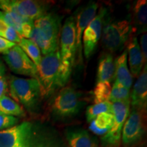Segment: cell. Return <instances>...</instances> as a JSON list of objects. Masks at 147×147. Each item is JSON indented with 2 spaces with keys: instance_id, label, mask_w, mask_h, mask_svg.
<instances>
[{
  "instance_id": "cell-1",
  "label": "cell",
  "mask_w": 147,
  "mask_h": 147,
  "mask_svg": "<svg viewBox=\"0 0 147 147\" xmlns=\"http://www.w3.org/2000/svg\"><path fill=\"white\" fill-rule=\"evenodd\" d=\"M0 147H69L55 127L41 121H25L0 131Z\"/></svg>"
},
{
  "instance_id": "cell-2",
  "label": "cell",
  "mask_w": 147,
  "mask_h": 147,
  "mask_svg": "<svg viewBox=\"0 0 147 147\" xmlns=\"http://www.w3.org/2000/svg\"><path fill=\"white\" fill-rule=\"evenodd\" d=\"M38 69V80L43 99L51 97L57 90L63 88L69 79L62 67L59 49L44 55Z\"/></svg>"
},
{
  "instance_id": "cell-3",
  "label": "cell",
  "mask_w": 147,
  "mask_h": 147,
  "mask_svg": "<svg viewBox=\"0 0 147 147\" xmlns=\"http://www.w3.org/2000/svg\"><path fill=\"white\" fill-rule=\"evenodd\" d=\"M61 19L57 14L48 12L34 21L30 39L40 49L43 55L59 49Z\"/></svg>"
},
{
  "instance_id": "cell-4",
  "label": "cell",
  "mask_w": 147,
  "mask_h": 147,
  "mask_svg": "<svg viewBox=\"0 0 147 147\" xmlns=\"http://www.w3.org/2000/svg\"><path fill=\"white\" fill-rule=\"evenodd\" d=\"M8 80L11 98L29 113L36 115L39 113L43 97L38 79L10 76Z\"/></svg>"
},
{
  "instance_id": "cell-5",
  "label": "cell",
  "mask_w": 147,
  "mask_h": 147,
  "mask_svg": "<svg viewBox=\"0 0 147 147\" xmlns=\"http://www.w3.org/2000/svg\"><path fill=\"white\" fill-rule=\"evenodd\" d=\"M84 104L81 93L67 86L61 88L53 97L49 109L55 119L63 120L78 115Z\"/></svg>"
},
{
  "instance_id": "cell-6",
  "label": "cell",
  "mask_w": 147,
  "mask_h": 147,
  "mask_svg": "<svg viewBox=\"0 0 147 147\" xmlns=\"http://www.w3.org/2000/svg\"><path fill=\"white\" fill-rule=\"evenodd\" d=\"M132 34L131 23L128 20L110 21L106 16L102 32L103 47L108 53H115L123 49Z\"/></svg>"
},
{
  "instance_id": "cell-7",
  "label": "cell",
  "mask_w": 147,
  "mask_h": 147,
  "mask_svg": "<svg viewBox=\"0 0 147 147\" xmlns=\"http://www.w3.org/2000/svg\"><path fill=\"white\" fill-rule=\"evenodd\" d=\"M59 52L64 73L70 78L76 59V17L69 16L61 30Z\"/></svg>"
},
{
  "instance_id": "cell-8",
  "label": "cell",
  "mask_w": 147,
  "mask_h": 147,
  "mask_svg": "<svg viewBox=\"0 0 147 147\" xmlns=\"http://www.w3.org/2000/svg\"><path fill=\"white\" fill-rule=\"evenodd\" d=\"M51 1L35 0H0V10L36 21L48 13Z\"/></svg>"
},
{
  "instance_id": "cell-9",
  "label": "cell",
  "mask_w": 147,
  "mask_h": 147,
  "mask_svg": "<svg viewBox=\"0 0 147 147\" xmlns=\"http://www.w3.org/2000/svg\"><path fill=\"white\" fill-rule=\"evenodd\" d=\"M2 58L13 73L38 79V67L18 45L3 54Z\"/></svg>"
},
{
  "instance_id": "cell-10",
  "label": "cell",
  "mask_w": 147,
  "mask_h": 147,
  "mask_svg": "<svg viewBox=\"0 0 147 147\" xmlns=\"http://www.w3.org/2000/svg\"><path fill=\"white\" fill-rule=\"evenodd\" d=\"M107 14V8H100L96 16L84 30L82 40V52L87 59H89L96 50L102 36L103 25Z\"/></svg>"
},
{
  "instance_id": "cell-11",
  "label": "cell",
  "mask_w": 147,
  "mask_h": 147,
  "mask_svg": "<svg viewBox=\"0 0 147 147\" xmlns=\"http://www.w3.org/2000/svg\"><path fill=\"white\" fill-rule=\"evenodd\" d=\"M113 125L109 131L103 136L102 140L105 145L117 147L120 144L123 127L129 115L130 101L113 103Z\"/></svg>"
},
{
  "instance_id": "cell-12",
  "label": "cell",
  "mask_w": 147,
  "mask_h": 147,
  "mask_svg": "<svg viewBox=\"0 0 147 147\" xmlns=\"http://www.w3.org/2000/svg\"><path fill=\"white\" fill-rule=\"evenodd\" d=\"M144 113L135 109L129 112L121 133L122 143L125 147L134 146L144 136Z\"/></svg>"
},
{
  "instance_id": "cell-13",
  "label": "cell",
  "mask_w": 147,
  "mask_h": 147,
  "mask_svg": "<svg viewBox=\"0 0 147 147\" xmlns=\"http://www.w3.org/2000/svg\"><path fill=\"white\" fill-rule=\"evenodd\" d=\"M98 3L90 1L83 8L80 9L76 17V57L78 63H83L82 52V36L88 25L96 16L98 10Z\"/></svg>"
},
{
  "instance_id": "cell-14",
  "label": "cell",
  "mask_w": 147,
  "mask_h": 147,
  "mask_svg": "<svg viewBox=\"0 0 147 147\" xmlns=\"http://www.w3.org/2000/svg\"><path fill=\"white\" fill-rule=\"evenodd\" d=\"M131 109L146 113L147 107V66L144 64L130 95Z\"/></svg>"
},
{
  "instance_id": "cell-15",
  "label": "cell",
  "mask_w": 147,
  "mask_h": 147,
  "mask_svg": "<svg viewBox=\"0 0 147 147\" xmlns=\"http://www.w3.org/2000/svg\"><path fill=\"white\" fill-rule=\"evenodd\" d=\"M0 20L12 27L22 38L29 39L32 34L34 21L12 12L0 10Z\"/></svg>"
},
{
  "instance_id": "cell-16",
  "label": "cell",
  "mask_w": 147,
  "mask_h": 147,
  "mask_svg": "<svg viewBox=\"0 0 147 147\" xmlns=\"http://www.w3.org/2000/svg\"><path fill=\"white\" fill-rule=\"evenodd\" d=\"M64 138L69 147H99L96 138L80 127L67 128Z\"/></svg>"
},
{
  "instance_id": "cell-17",
  "label": "cell",
  "mask_w": 147,
  "mask_h": 147,
  "mask_svg": "<svg viewBox=\"0 0 147 147\" xmlns=\"http://www.w3.org/2000/svg\"><path fill=\"white\" fill-rule=\"evenodd\" d=\"M127 52L129 55V65L132 77L138 78L142 70L144 64V58L141 53L138 38L136 36L131 35L127 42Z\"/></svg>"
},
{
  "instance_id": "cell-18",
  "label": "cell",
  "mask_w": 147,
  "mask_h": 147,
  "mask_svg": "<svg viewBox=\"0 0 147 147\" xmlns=\"http://www.w3.org/2000/svg\"><path fill=\"white\" fill-rule=\"evenodd\" d=\"M115 83L129 89L133 83V77L128 68L127 52L125 50L115 60Z\"/></svg>"
},
{
  "instance_id": "cell-19",
  "label": "cell",
  "mask_w": 147,
  "mask_h": 147,
  "mask_svg": "<svg viewBox=\"0 0 147 147\" xmlns=\"http://www.w3.org/2000/svg\"><path fill=\"white\" fill-rule=\"evenodd\" d=\"M132 27V34H144L147 29V1L138 0L132 7V20L130 22Z\"/></svg>"
},
{
  "instance_id": "cell-20",
  "label": "cell",
  "mask_w": 147,
  "mask_h": 147,
  "mask_svg": "<svg viewBox=\"0 0 147 147\" xmlns=\"http://www.w3.org/2000/svg\"><path fill=\"white\" fill-rule=\"evenodd\" d=\"M115 75V60L110 53H104L99 60L97 72V82H110Z\"/></svg>"
},
{
  "instance_id": "cell-21",
  "label": "cell",
  "mask_w": 147,
  "mask_h": 147,
  "mask_svg": "<svg viewBox=\"0 0 147 147\" xmlns=\"http://www.w3.org/2000/svg\"><path fill=\"white\" fill-rule=\"evenodd\" d=\"M113 123V114L102 113L89 123V129L96 135L104 136L112 127Z\"/></svg>"
},
{
  "instance_id": "cell-22",
  "label": "cell",
  "mask_w": 147,
  "mask_h": 147,
  "mask_svg": "<svg viewBox=\"0 0 147 147\" xmlns=\"http://www.w3.org/2000/svg\"><path fill=\"white\" fill-rule=\"evenodd\" d=\"M0 113L17 118L25 116L24 108L7 95L0 99Z\"/></svg>"
},
{
  "instance_id": "cell-23",
  "label": "cell",
  "mask_w": 147,
  "mask_h": 147,
  "mask_svg": "<svg viewBox=\"0 0 147 147\" xmlns=\"http://www.w3.org/2000/svg\"><path fill=\"white\" fill-rule=\"evenodd\" d=\"M18 45L21 48V49L25 52L28 57L32 61L33 63L39 67L40 61L42 60V53L40 49L34 42H33L30 39L22 38L21 41Z\"/></svg>"
},
{
  "instance_id": "cell-24",
  "label": "cell",
  "mask_w": 147,
  "mask_h": 147,
  "mask_svg": "<svg viewBox=\"0 0 147 147\" xmlns=\"http://www.w3.org/2000/svg\"><path fill=\"white\" fill-rule=\"evenodd\" d=\"M112 87L110 82H97L93 91L94 104H100L109 101Z\"/></svg>"
},
{
  "instance_id": "cell-25",
  "label": "cell",
  "mask_w": 147,
  "mask_h": 147,
  "mask_svg": "<svg viewBox=\"0 0 147 147\" xmlns=\"http://www.w3.org/2000/svg\"><path fill=\"white\" fill-rule=\"evenodd\" d=\"M113 103L108 101L89 106L86 110V117L88 122L90 123L100 114L104 113L113 114Z\"/></svg>"
},
{
  "instance_id": "cell-26",
  "label": "cell",
  "mask_w": 147,
  "mask_h": 147,
  "mask_svg": "<svg viewBox=\"0 0 147 147\" xmlns=\"http://www.w3.org/2000/svg\"><path fill=\"white\" fill-rule=\"evenodd\" d=\"M130 101V91L127 88L120 84L114 83L111 89L109 97V102L111 103Z\"/></svg>"
},
{
  "instance_id": "cell-27",
  "label": "cell",
  "mask_w": 147,
  "mask_h": 147,
  "mask_svg": "<svg viewBox=\"0 0 147 147\" xmlns=\"http://www.w3.org/2000/svg\"><path fill=\"white\" fill-rule=\"evenodd\" d=\"M0 37L18 45L22 37L14 29L0 20Z\"/></svg>"
},
{
  "instance_id": "cell-28",
  "label": "cell",
  "mask_w": 147,
  "mask_h": 147,
  "mask_svg": "<svg viewBox=\"0 0 147 147\" xmlns=\"http://www.w3.org/2000/svg\"><path fill=\"white\" fill-rule=\"evenodd\" d=\"M19 122V119L0 113V131L12 127Z\"/></svg>"
},
{
  "instance_id": "cell-29",
  "label": "cell",
  "mask_w": 147,
  "mask_h": 147,
  "mask_svg": "<svg viewBox=\"0 0 147 147\" xmlns=\"http://www.w3.org/2000/svg\"><path fill=\"white\" fill-rule=\"evenodd\" d=\"M16 45V44L14 43V42H10L0 37V53H1L2 55L8 52L10 49Z\"/></svg>"
},
{
  "instance_id": "cell-30",
  "label": "cell",
  "mask_w": 147,
  "mask_h": 147,
  "mask_svg": "<svg viewBox=\"0 0 147 147\" xmlns=\"http://www.w3.org/2000/svg\"><path fill=\"white\" fill-rule=\"evenodd\" d=\"M140 48L141 53L144 58V62L146 63L147 60V36L146 33L142 34L140 36Z\"/></svg>"
},
{
  "instance_id": "cell-31",
  "label": "cell",
  "mask_w": 147,
  "mask_h": 147,
  "mask_svg": "<svg viewBox=\"0 0 147 147\" xmlns=\"http://www.w3.org/2000/svg\"><path fill=\"white\" fill-rule=\"evenodd\" d=\"M8 80L4 76L0 78V99L8 93Z\"/></svg>"
},
{
  "instance_id": "cell-32",
  "label": "cell",
  "mask_w": 147,
  "mask_h": 147,
  "mask_svg": "<svg viewBox=\"0 0 147 147\" xmlns=\"http://www.w3.org/2000/svg\"><path fill=\"white\" fill-rule=\"evenodd\" d=\"M5 72H6V67L5 63H3V59L0 57V78L5 76Z\"/></svg>"
},
{
  "instance_id": "cell-33",
  "label": "cell",
  "mask_w": 147,
  "mask_h": 147,
  "mask_svg": "<svg viewBox=\"0 0 147 147\" xmlns=\"http://www.w3.org/2000/svg\"></svg>"
}]
</instances>
